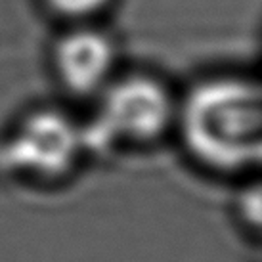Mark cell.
<instances>
[{
    "mask_svg": "<svg viewBox=\"0 0 262 262\" xmlns=\"http://www.w3.org/2000/svg\"><path fill=\"white\" fill-rule=\"evenodd\" d=\"M80 136L75 124L56 111L31 115L4 149V159L17 170L40 176L66 172L79 155Z\"/></svg>",
    "mask_w": 262,
    "mask_h": 262,
    "instance_id": "obj_3",
    "label": "cell"
},
{
    "mask_svg": "<svg viewBox=\"0 0 262 262\" xmlns=\"http://www.w3.org/2000/svg\"><path fill=\"white\" fill-rule=\"evenodd\" d=\"M105 2L107 0H48V4L56 12L63 15H71V17H82V15L94 14Z\"/></svg>",
    "mask_w": 262,
    "mask_h": 262,
    "instance_id": "obj_5",
    "label": "cell"
},
{
    "mask_svg": "<svg viewBox=\"0 0 262 262\" xmlns=\"http://www.w3.org/2000/svg\"><path fill=\"white\" fill-rule=\"evenodd\" d=\"M54 59L59 77L67 86L86 94L102 86L110 77L115 52L103 33L77 29L59 40Z\"/></svg>",
    "mask_w": 262,
    "mask_h": 262,
    "instance_id": "obj_4",
    "label": "cell"
},
{
    "mask_svg": "<svg viewBox=\"0 0 262 262\" xmlns=\"http://www.w3.org/2000/svg\"><path fill=\"white\" fill-rule=\"evenodd\" d=\"M182 130L189 149L219 168H239L258 159L260 96L239 79L207 80L188 96Z\"/></svg>",
    "mask_w": 262,
    "mask_h": 262,
    "instance_id": "obj_1",
    "label": "cell"
},
{
    "mask_svg": "<svg viewBox=\"0 0 262 262\" xmlns=\"http://www.w3.org/2000/svg\"><path fill=\"white\" fill-rule=\"evenodd\" d=\"M172 103L167 90L149 77H128L107 90L92 138L151 140L167 128Z\"/></svg>",
    "mask_w": 262,
    "mask_h": 262,
    "instance_id": "obj_2",
    "label": "cell"
}]
</instances>
